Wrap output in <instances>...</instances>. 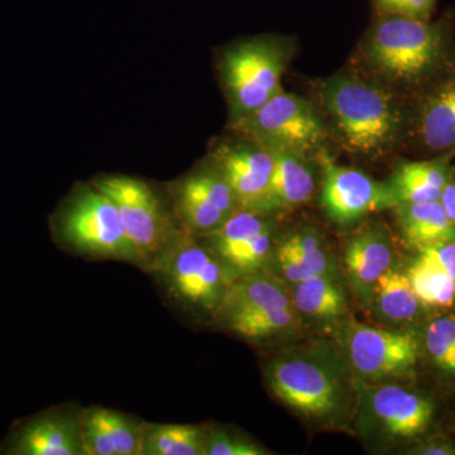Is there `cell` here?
<instances>
[{"instance_id": "1", "label": "cell", "mask_w": 455, "mask_h": 455, "mask_svg": "<svg viewBox=\"0 0 455 455\" xmlns=\"http://www.w3.org/2000/svg\"><path fill=\"white\" fill-rule=\"evenodd\" d=\"M320 98L341 140L364 156L387 151L400 134L401 113L385 90L350 75H335L320 85Z\"/></svg>"}, {"instance_id": "2", "label": "cell", "mask_w": 455, "mask_h": 455, "mask_svg": "<svg viewBox=\"0 0 455 455\" xmlns=\"http://www.w3.org/2000/svg\"><path fill=\"white\" fill-rule=\"evenodd\" d=\"M346 368L333 353L311 348L272 361L266 379L287 406L310 418L325 419L343 409L347 400Z\"/></svg>"}, {"instance_id": "3", "label": "cell", "mask_w": 455, "mask_h": 455, "mask_svg": "<svg viewBox=\"0 0 455 455\" xmlns=\"http://www.w3.org/2000/svg\"><path fill=\"white\" fill-rule=\"evenodd\" d=\"M214 317L223 328L253 341L295 331L302 319L289 284L263 269L236 277Z\"/></svg>"}, {"instance_id": "4", "label": "cell", "mask_w": 455, "mask_h": 455, "mask_svg": "<svg viewBox=\"0 0 455 455\" xmlns=\"http://www.w3.org/2000/svg\"><path fill=\"white\" fill-rule=\"evenodd\" d=\"M444 50L440 25L397 14H383L368 33L371 64L398 82H416L438 66Z\"/></svg>"}, {"instance_id": "5", "label": "cell", "mask_w": 455, "mask_h": 455, "mask_svg": "<svg viewBox=\"0 0 455 455\" xmlns=\"http://www.w3.org/2000/svg\"><path fill=\"white\" fill-rule=\"evenodd\" d=\"M149 269L160 278L171 298L212 315L236 278L196 236L184 232Z\"/></svg>"}, {"instance_id": "6", "label": "cell", "mask_w": 455, "mask_h": 455, "mask_svg": "<svg viewBox=\"0 0 455 455\" xmlns=\"http://www.w3.org/2000/svg\"><path fill=\"white\" fill-rule=\"evenodd\" d=\"M57 232L77 252L142 267L112 200L94 185L77 188L57 218Z\"/></svg>"}, {"instance_id": "7", "label": "cell", "mask_w": 455, "mask_h": 455, "mask_svg": "<svg viewBox=\"0 0 455 455\" xmlns=\"http://www.w3.org/2000/svg\"><path fill=\"white\" fill-rule=\"evenodd\" d=\"M286 52L271 40L236 44L221 57L220 74L230 124L259 109L283 90Z\"/></svg>"}, {"instance_id": "8", "label": "cell", "mask_w": 455, "mask_h": 455, "mask_svg": "<svg viewBox=\"0 0 455 455\" xmlns=\"http://www.w3.org/2000/svg\"><path fill=\"white\" fill-rule=\"evenodd\" d=\"M92 185L112 200L142 267L151 268L182 230L173 227L160 199L142 180L107 176Z\"/></svg>"}, {"instance_id": "9", "label": "cell", "mask_w": 455, "mask_h": 455, "mask_svg": "<svg viewBox=\"0 0 455 455\" xmlns=\"http://www.w3.org/2000/svg\"><path fill=\"white\" fill-rule=\"evenodd\" d=\"M245 140L267 149H287L307 156L322 147L324 122L307 99L281 90L267 103L232 124Z\"/></svg>"}, {"instance_id": "10", "label": "cell", "mask_w": 455, "mask_h": 455, "mask_svg": "<svg viewBox=\"0 0 455 455\" xmlns=\"http://www.w3.org/2000/svg\"><path fill=\"white\" fill-rule=\"evenodd\" d=\"M350 367L362 381H381L409 372L418 363L420 343L411 331H387L349 320L340 333Z\"/></svg>"}, {"instance_id": "11", "label": "cell", "mask_w": 455, "mask_h": 455, "mask_svg": "<svg viewBox=\"0 0 455 455\" xmlns=\"http://www.w3.org/2000/svg\"><path fill=\"white\" fill-rule=\"evenodd\" d=\"M173 200L182 232L196 238L217 229L241 209L232 188L212 163L179 181Z\"/></svg>"}, {"instance_id": "12", "label": "cell", "mask_w": 455, "mask_h": 455, "mask_svg": "<svg viewBox=\"0 0 455 455\" xmlns=\"http://www.w3.org/2000/svg\"><path fill=\"white\" fill-rule=\"evenodd\" d=\"M203 238L236 277L260 271L274 252V224L266 215L245 209H238Z\"/></svg>"}, {"instance_id": "13", "label": "cell", "mask_w": 455, "mask_h": 455, "mask_svg": "<svg viewBox=\"0 0 455 455\" xmlns=\"http://www.w3.org/2000/svg\"><path fill=\"white\" fill-rule=\"evenodd\" d=\"M323 169L322 205L340 224L353 223L370 212L394 208L387 185L366 173L335 164L328 154L319 155Z\"/></svg>"}, {"instance_id": "14", "label": "cell", "mask_w": 455, "mask_h": 455, "mask_svg": "<svg viewBox=\"0 0 455 455\" xmlns=\"http://www.w3.org/2000/svg\"><path fill=\"white\" fill-rule=\"evenodd\" d=\"M212 164L232 188L239 208L263 215L272 212L274 156L268 149L248 140L221 143L212 154Z\"/></svg>"}, {"instance_id": "15", "label": "cell", "mask_w": 455, "mask_h": 455, "mask_svg": "<svg viewBox=\"0 0 455 455\" xmlns=\"http://www.w3.org/2000/svg\"><path fill=\"white\" fill-rule=\"evenodd\" d=\"M362 403L379 430L392 438H414L429 427L434 415L430 400L397 385L377 387L358 382Z\"/></svg>"}, {"instance_id": "16", "label": "cell", "mask_w": 455, "mask_h": 455, "mask_svg": "<svg viewBox=\"0 0 455 455\" xmlns=\"http://www.w3.org/2000/svg\"><path fill=\"white\" fill-rule=\"evenodd\" d=\"M9 455H85L80 414L50 410L14 427L2 447Z\"/></svg>"}, {"instance_id": "17", "label": "cell", "mask_w": 455, "mask_h": 455, "mask_svg": "<svg viewBox=\"0 0 455 455\" xmlns=\"http://www.w3.org/2000/svg\"><path fill=\"white\" fill-rule=\"evenodd\" d=\"M394 245L390 236L379 228H368L349 239L344 250V271L350 287L364 304L379 278L394 266Z\"/></svg>"}, {"instance_id": "18", "label": "cell", "mask_w": 455, "mask_h": 455, "mask_svg": "<svg viewBox=\"0 0 455 455\" xmlns=\"http://www.w3.org/2000/svg\"><path fill=\"white\" fill-rule=\"evenodd\" d=\"M143 427L116 410L89 407L80 414L85 455H140Z\"/></svg>"}, {"instance_id": "19", "label": "cell", "mask_w": 455, "mask_h": 455, "mask_svg": "<svg viewBox=\"0 0 455 455\" xmlns=\"http://www.w3.org/2000/svg\"><path fill=\"white\" fill-rule=\"evenodd\" d=\"M454 152L455 149L434 160L401 164L386 182L395 206L439 200L453 176L451 160Z\"/></svg>"}, {"instance_id": "20", "label": "cell", "mask_w": 455, "mask_h": 455, "mask_svg": "<svg viewBox=\"0 0 455 455\" xmlns=\"http://www.w3.org/2000/svg\"><path fill=\"white\" fill-rule=\"evenodd\" d=\"M268 151L274 156V173L269 188L272 212L296 208L309 202L315 188V179L307 156L287 149Z\"/></svg>"}, {"instance_id": "21", "label": "cell", "mask_w": 455, "mask_h": 455, "mask_svg": "<svg viewBox=\"0 0 455 455\" xmlns=\"http://www.w3.org/2000/svg\"><path fill=\"white\" fill-rule=\"evenodd\" d=\"M394 209L403 239L415 250L436 242L455 241V224L449 220L439 200L401 204Z\"/></svg>"}, {"instance_id": "22", "label": "cell", "mask_w": 455, "mask_h": 455, "mask_svg": "<svg viewBox=\"0 0 455 455\" xmlns=\"http://www.w3.org/2000/svg\"><path fill=\"white\" fill-rule=\"evenodd\" d=\"M290 289L301 317L333 322L346 314V292L334 276L319 275L292 284Z\"/></svg>"}, {"instance_id": "23", "label": "cell", "mask_w": 455, "mask_h": 455, "mask_svg": "<svg viewBox=\"0 0 455 455\" xmlns=\"http://www.w3.org/2000/svg\"><path fill=\"white\" fill-rule=\"evenodd\" d=\"M206 435L197 425L145 423L140 455H205Z\"/></svg>"}, {"instance_id": "24", "label": "cell", "mask_w": 455, "mask_h": 455, "mask_svg": "<svg viewBox=\"0 0 455 455\" xmlns=\"http://www.w3.org/2000/svg\"><path fill=\"white\" fill-rule=\"evenodd\" d=\"M370 304L382 319L403 323L420 313L421 302L415 295L406 272L392 267L374 287Z\"/></svg>"}, {"instance_id": "25", "label": "cell", "mask_w": 455, "mask_h": 455, "mask_svg": "<svg viewBox=\"0 0 455 455\" xmlns=\"http://www.w3.org/2000/svg\"><path fill=\"white\" fill-rule=\"evenodd\" d=\"M420 132L425 145L434 151L455 149V85L443 89L425 107Z\"/></svg>"}, {"instance_id": "26", "label": "cell", "mask_w": 455, "mask_h": 455, "mask_svg": "<svg viewBox=\"0 0 455 455\" xmlns=\"http://www.w3.org/2000/svg\"><path fill=\"white\" fill-rule=\"evenodd\" d=\"M269 260L274 266L272 274L289 286L319 275L334 276L335 274L333 259L326 247L309 253L283 252L274 247Z\"/></svg>"}, {"instance_id": "27", "label": "cell", "mask_w": 455, "mask_h": 455, "mask_svg": "<svg viewBox=\"0 0 455 455\" xmlns=\"http://www.w3.org/2000/svg\"><path fill=\"white\" fill-rule=\"evenodd\" d=\"M410 283L423 307H449L455 300V280L418 259L406 271Z\"/></svg>"}, {"instance_id": "28", "label": "cell", "mask_w": 455, "mask_h": 455, "mask_svg": "<svg viewBox=\"0 0 455 455\" xmlns=\"http://www.w3.org/2000/svg\"><path fill=\"white\" fill-rule=\"evenodd\" d=\"M425 346L436 367L455 374V317L442 316L431 322L425 331Z\"/></svg>"}, {"instance_id": "29", "label": "cell", "mask_w": 455, "mask_h": 455, "mask_svg": "<svg viewBox=\"0 0 455 455\" xmlns=\"http://www.w3.org/2000/svg\"><path fill=\"white\" fill-rule=\"evenodd\" d=\"M265 448L253 440L227 430L208 431L205 455H265Z\"/></svg>"}, {"instance_id": "30", "label": "cell", "mask_w": 455, "mask_h": 455, "mask_svg": "<svg viewBox=\"0 0 455 455\" xmlns=\"http://www.w3.org/2000/svg\"><path fill=\"white\" fill-rule=\"evenodd\" d=\"M418 259L455 280V241L436 242L416 248Z\"/></svg>"}, {"instance_id": "31", "label": "cell", "mask_w": 455, "mask_h": 455, "mask_svg": "<svg viewBox=\"0 0 455 455\" xmlns=\"http://www.w3.org/2000/svg\"><path fill=\"white\" fill-rule=\"evenodd\" d=\"M383 14H397L415 20H427L436 0H373Z\"/></svg>"}, {"instance_id": "32", "label": "cell", "mask_w": 455, "mask_h": 455, "mask_svg": "<svg viewBox=\"0 0 455 455\" xmlns=\"http://www.w3.org/2000/svg\"><path fill=\"white\" fill-rule=\"evenodd\" d=\"M412 453L423 455H454L455 447L448 440H430L420 447L415 448Z\"/></svg>"}, {"instance_id": "33", "label": "cell", "mask_w": 455, "mask_h": 455, "mask_svg": "<svg viewBox=\"0 0 455 455\" xmlns=\"http://www.w3.org/2000/svg\"><path fill=\"white\" fill-rule=\"evenodd\" d=\"M439 203L442 204L445 214L448 215L451 223L455 224V176H451L442 196H440Z\"/></svg>"}]
</instances>
